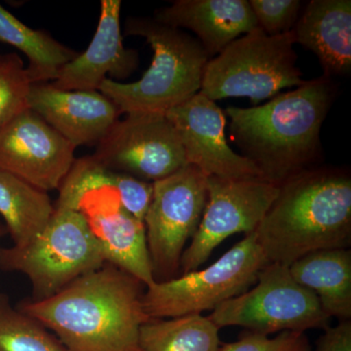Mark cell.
Segmentation results:
<instances>
[{
  "label": "cell",
  "mask_w": 351,
  "mask_h": 351,
  "mask_svg": "<svg viewBox=\"0 0 351 351\" xmlns=\"http://www.w3.org/2000/svg\"><path fill=\"white\" fill-rule=\"evenodd\" d=\"M295 44L293 31L267 36L260 27L235 39L208 61L200 93L214 101L245 97L257 106L284 88L301 86L306 80L297 66Z\"/></svg>",
  "instance_id": "obj_6"
},
{
  "label": "cell",
  "mask_w": 351,
  "mask_h": 351,
  "mask_svg": "<svg viewBox=\"0 0 351 351\" xmlns=\"http://www.w3.org/2000/svg\"><path fill=\"white\" fill-rule=\"evenodd\" d=\"M219 328L202 314L149 319L140 328L141 351H219Z\"/></svg>",
  "instance_id": "obj_22"
},
{
  "label": "cell",
  "mask_w": 351,
  "mask_h": 351,
  "mask_svg": "<svg viewBox=\"0 0 351 351\" xmlns=\"http://www.w3.org/2000/svg\"><path fill=\"white\" fill-rule=\"evenodd\" d=\"M120 0H101V14L94 38L86 50L60 71L53 86L71 91H99L110 75L112 80H127L137 71V50L123 45L120 25Z\"/></svg>",
  "instance_id": "obj_16"
},
{
  "label": "cell",
  "mask_w": 351,
  "mask_h": 351,
  "mask_svg": "<svg viewBox=\"0 0 351 351\" xmlns=\"http://www.w3.org/2000/svg\"><path fill=\"white\" fill-rule=\"evenodd\" d=\"M249 4L258 27L267 36L292 32L302 6L300 0H250Z\"/></svg>",
  "instance_id": "obj_25"
},
{
  "label": "cell",
  "mask_w": 351,
  "mask_h": 351,
  "mask_svg": "<svg viewBox=\"0 0 351 351\" xmlns=\"http://www.w3.org/2000/svg\"><path fill=\"white\" fill-rule=\"evenodd\" d=\"M93 156L108 169L149 182L188 165L174 126L156 113H131L117 120Z\"/></svg>",
  "instance_id": "obj_11"
},
{
  "label": "cell",
  "mask_w": 351,
  "mask_h": 351,
  "mask_svg": "<svg viewBox=\"0 0 351 351\" xmlns=\"http://www.w3.org/2000/svg\"><path fill=\"white\" fill-rule=\"evenodd\" d=\"M289 271L300 285L313 291L328 317L350 320V249L311 252L291 263Z\"/></svg>",
  "instance_id": "obj_19"
},
{
  "label": "cell",
  "mask_w": 351,
  "mask_h": 351,
  "mask_svg": "<svg viewBox=\"0 0 351 351\" xmlns=\"http://www.w3.org/2000/svg\"><path fill=\"white\" fill-rule=\"evenodd\" d=\"M27 107L73 145H97L121 114L100 91H71L51 82L31 85Z\"/></svg>",
  "instance_id": "obj_15"
},
{
  "label": "cell",
  "mask_w": 351,
  "mask_h": 351,
  "mask_svg": "<svg viewBox=\"0 0 351 351\" xmlns=\"http://www.w3.org/2000/svg\"><path fill=\"white\" fill-rule=\"evenodd\" d=\"M165 117L177 131L186 162L207 177L261 178L257 167L226 142V113L200 92L171 108Z\"/></svg>",
  "instance_id": "obj_13"
},
{
  "label": "cell",
  "mask_w": 351,
  "mask_h": 351,
  "mask_svg": "<svg viewBox=\"0 0 351 351\" xmlns=\"http://www.w3.org/2000/svg\"><path fill=\"white\" fill-rule=\"evenodd\" d=\"M152 184L144 223L154 281L164 282L177 277L186 242L199 226L207 202V176L188 164Z\"/></svg>",
  "instance_id": "obj_9"
},
{
  "label": "cell",
  "mask_w": 351,
  "mask_h": 351,
  "mask_svg": "<svg viewBox=\"0 0 351 351\" xmlns=\"http://www.w3.org/2000/svg\"><path fill=\"white\" fill-rule=\"evenodd\" d=\"M106 263L84 215L66 208H55L48 225L27 246L0 247V269L27 276L34 301L52 297Z\"/></svg>",
  "instance_id": "obj_5"
},
{
  "label": "cell",
  "mask_w": 351,
  "mask_h": 351,
  "mask_svg": "<svg viewBox=\"0 0 351 351\" xmlns=\"http://www.w3.org/2000/svg\"><path fill=\"white\" fill-rule=\"evenodd\" d=\"M7 234V230L6 226L3 225V223H1V221H0V239L1 237H3L4 235Z\"/></svg>",
  "instance_id": "obj_29"
},
{
  "label": "cell",
  "mask_w": 351,
  "mask_h": 351,
  "mask_svg": "<svg viewBox=\"0 0 351 351\" xmlns=\"http://www.w3.org/2000/svg\"><path fill=\"white\" fill-rule=\"evenodd\" d=\"M207 193L199 226L182 253V274L197 270L228 237L256 232L276 199L278 186L261 178L212 176L207 177Z\"/></svg>",
  "instance_id": "obj_10"
},
{
  "label": "cell",
  "mask_w": 351,
  "mask_h": 351,
  "mask_svg": "<svg viewBox=\"0 0 351 351\" xmlns=\"http://www.w3.org/2000/svg\"><path fill=\"white\" fill-rule=\"evenodd\" d=\"M0 351H68L38 320L11 304L0 293Z\"/></svg>",
  "instance_id": "obj_23"
},
{
  "label": "cell",
  "mask_w": 351,
  "mask_h": 351,
  "mask_svg": "<svg viewBox=\"0 0 351 351\" xmlns=\"http://www.w3.org/2000/svg\"><path fill=\"white\" fill-rule=\"evenodd\" d=\"M32 83L16 53L0 55V130L27 108Z\"/></svg>",
  "instance_id": "obj_24"
},
{
  "label": "cell",
  "mask_w": 351,
  "mask_h": 351,
  "mask_svg": "<svg viewBox=\"0 0 351 351\" xmlns=\"http://www.w3.org/2000/svg\"><path fill=\"white\" fill-rule=\"evenodd\" d=\"M55 207L48 193L0 171V216L14 246L31 243L48 225Z\"/></svg>",
  "instance_id": "obj_20"
},
{
  "label": "cell",
  "mask_w": 351,
  "mask_h": 351,
  "mask_svg": "<svg viewBox=\"0 0 351 351\" xmlns=\"http://www.w3.org/2000/svg\"><path fill=\"white\" fill-rule=\"evenodd\" d=\"M338 94L332 78L320 76L269 103L228 107L230 138L257 167L261 179L280 186L322 158L320 132Z\"/></svg>",
  "instance_id": "obj_2"
},
{
  "label": "cell",
  "mask_w": 351,
  "mask_h": 351,
  "mask_svg": "<svg viewBox=\"0 0 351 351\" xmlns=\"http://www.w3.org/2000/svg\"><path fill=\"white\" fill-rule=\"evenodd\" d=\"M0 43L13 46L29 60L25 68L29 82H53L60 71L80 55L53 38L43 29H34L23 24L0 4Z\"/></svg>",
  "instance_id": "obj_21"
},
{
  "label": "cell",
  "mask_w": 351,
  "mask_h": 351,
  "mask_svg": "<svg viewBox=\"0 0 351 351\" xmlns=\"http://www.w3.org/2000/svg\"><path fill=\"white\" fill-rule=\"evenodd\" d=\"M295 43L313 51L323 75H348L351 71L350 0H311L294 29Z\"/></svg>",
  "instance_id": "obj_18"
},
{
  "label": "cell",
  "mask_w": 351,
  "mask_h": 351,
  "mask_svg": "<svg viewBox=\"0 0 351 351\" xmlns=\"http://www.w3.org/2000/svg\"><path fill=\"white\" fill-rule=\"evenodd\" d=\"M219 351H311L306 335L283 331L274 338L260 332L247 331L233 343H223Z\"/></svg>",
  "instance_id": "obj_26"
},
{
  "label": "cell",
  "mask_w": 351,
  "mask_h": 351,
  "mask_svg": "<svg viewBox=\"0 0 351 351\" xmlns=\"http://www.w3.org/2000/svg\"><path fill=\"white\" fill-rule=\"evenodd\" d=\"M267 263L255 232H252L206 269L145 288V313L149 319H165L213 311L255 285Z\"/></svg>",
  "instance_id": "obj_7"
},
{
  "label": "cell",
  "mask_w": 351,
  "mask_h": 351,
  "mask_svg": "<svg viewBox=\"0 0 351 351\" xmlns=\"http://www.w3.org/2000/svg\"><path fill=\"white\" fill-rule=\"evenodd\" d=\"M75 210L86 218L107 263L136 277L145 287L156 282L144 221L122 207L117 189H90L80 196Z\"/></svg>",
  "instance_id": "obj_14"
},
{
  "label": "cell",
  "mask_w": 351,
  "mask_h": 351,
  "mask_svg": "<svg viewBox=\"0 0 351 351\" xmlns=\"http://www.w3.org/2000/svg\"><path fill=\"white\" fill-rule=\"evenodd\" d=\"M115 186L122 207L136 219L144 221L154 193L152 182L119 172Z\"/></svg>",
  "instance_id": "obj_27"
},
{
  "label": "cell",
  "mask_w": 351,
  "mask_h": 351,
  "mask_svg": "<svg viewBox=\"0 0 351 351\" xmlns=\"http://www.w3.org/2000/svg\"><path fill=\"white\" fill-rule=\"evenodd\" d=\"M154 19L195 32L210 59L258 27L248 0H177L156 10Z\"/></svg>",
  "instance_id": "obj_17"
},
{
  "label": "cell",
  "mask_w": 351,
  "mask_h": 351,
  "mask_svg": "<svg viewBox=\"0 0 351 351\" xmlns=\"http://www.w3.org/2000/svg\"><path fill=\"white\" fill-rule=\"evenodd\" d=\"M75 151L29 108L0 130V171L45 193L61 186L75 163Z\"/></svg>",
  "instance_id": "obj_12"
},
{
  "label": "cell",
  "mask_w": 351,
  "mask_h": 351,
  "mask_svg": "<svg viewBox=\"0 0 351 351\" xmlns=\"http://www.w3.org/2000/svg\"><path fill=\"white\" fill-rule=\"evenodd\" d=\"M124 34L144 38L154 57L138 82L123 83L107 78L101 83L99 91L120 112L165 114L200 91L210 58L197 39L147 17L127 18Z\"/></svg>",
  "instance_id": "obj_4"
},
{
  "label": "cell",
  "mask_w": 351,
  "mask_h": 351,
  "mask_svg": "<svg viewBox=\"0 0 351 351\" xmlns=\"http://www.w3.org/2000/svg\"><path fill=\"white\" fill-rule=\"evenodd\" d=\"M255 233L267 262L287 267L311 252L348 249L350 171L317 166L282 182Z\"/></svg>",
  "instance_id": "obj_3"
},
{
  "label": "cell",
  "mask_w": 351,
  "mask_h": 351,
  "mask_svg": "<svg viewBox=\"0 0 351 351\" xmlns=\"http://www.w3.org/2000/svg\"><path fill=\"white\" fill-rule=\"evenodd\" d=\"M145 286L110 263L47 299L18 304L68 351H141L140 328L149 320L143 306Z\"/></svg>",
  "instance_id": "obj_1"
},
{
  "label": "cell",
  "mask_w": 351,
  "mask_h": 351,
  "mask_svg": "<svg viewBox=\"0 0 351 351\" xmlns=\"http://www.w3.org/2000/svg\"><path fill=\"white\" fill-rule=\"evenodd\" d=\"M209 319L218 328L239 326L267 335L283 331L326 330L330 319L313 291L300 285L287 265L269 263L254 288L219 304Z\"/></svg>",
  "instance_id": "obj_8"
},
{
  "label": "cell",
  "mask_w": 351,
  "mask_h": 351,
  "mask_svg": "<svg viewBox=\"0 0 351 351\" xmlns=\"http://www.w3.org/2000/svg\"><path fill=\"white\" fill-rule=\"evenodd\" d=\"M324 331L318 339L316 351H351L350 320L341 321Z\"/></svg>",
  "instance_id": "obj_28"
}]
</instances>
